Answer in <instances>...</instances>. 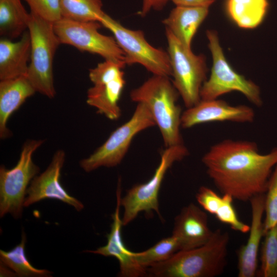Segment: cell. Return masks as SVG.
Returning a JSON list of instances; mask_svg holds the SVG:
<instances>
[{
  "mask_svg": "<svg viewBox=\"0 0 277 277\" xmlns=\"http://www.w3.org/2000/svg\"><path fill=\"white\" fill-rule=\"evenodd\" d=\"M202 162L222 194L247 202L265 193L277 164V147L262 154L254 142L226 139L212 146Z\"/></svg>",
  "mask_w": 277,
  "mask_h": 277,
  "instance_id": "1",
  "label": "cell"
},
{
  "mask_svg": "<svg viewBox=\"0 0 277 277\" xmlns=\"http://www.w3.org/2000/svg\"><path fill=\"white\" fill-rule=\"evenodd\" d=\"M230 237L220 229L200 247L180 250L168 260L147 268L155 277H214L224 271L227 262Z\"/></svg>",
  "mask_w": 277,
  "mask_h": 277,
  "instance_id": "2",
  "label": "cell"
},
{
  "mask_svg": "<svg viewBox=\"0 0 277 277\" xmlns=\"http://www.w3.org/2000/svg\"><path fill=\"white\" fill-rule=\"evenodd\" d=\"M179 96L169 77L156 75L130 93L133 102L143 103L148 108L166 147L183 144L180 132L182 112L177 104Z\"/></svg>",
  "mask_w": 277,
  "mask_h": 277,
  "instance_id": "3",
  "label": "cell"
},
{
  "mask_svg": "<svg viewBox=\"0 0 277 277\" xmlns=\"http://www.w3.org/2000/svg\"><path fill=\"white\" fill-rule=\"evenodd\" d=\"M28 30L31 39L30 59L27 77L36 92L50 98L56 94L54 86V57L61 44L53 23L30 13Z\"/></svg>",
  "mask_w": 277,
  "mask_h": 277,
  "instance_id": "4",
  "label": "cell"
},
{
  "mask_svg": "<svg viewBox=\"0 0 277 277\" xmlns=\"http://www.w3.org/2000/svg\"><path fill=\"white\" fill-rule=\"evenodd\" d=\"M43 140H28L22 148L19 160L11 169L0 167V217L10 214L14 219L22 216L27 189L39 168L33 161V154L44 143Z\"/></svg>",
  "mask_w": 277,
  "mask_h": 277,
  "instance_id": "5",
  "label": "cell"
},
{
  "mask_svg": "<svg viewBox=\"0 0 277 277\" xmlns=\"http://www.w3.org/2000/svg\"><path fill=\"white\" fill-rule=\"evenodd\" d=\"M189 154L184 144L166 147L161 155L160 164L152 177L146 183L134 185L121 197V206L124 208L123 226L134 220L141 212L150 216L155 211L160 216L159 194L167 170L176 162Z\"/></svg>",
  "mask_w": 277,
  "mask_h": 277,
  "instance_id": "6",
  "label": "cell"
},
{
  "mask_svg": "<svg viewBox=\"0 0 277 277\" xmlns=\"http://www.w3.org/2000/svg\"><path fill=\"white\" fill-rule=\"evenodd\" d=\"M154 126L155 123L148 108L143 103H137L131 118L113 131L92 154L81 160V167L89 172L101 167L118 165L126 154L135 136Z\"/></svg>",
  "mask_w": 277,
  "mask_h": 277,
  "instance_id": "7",
  "label": "cell"
},
{
  "mask_svg": "<svg viewBox=\"0 0 277 277\" xmlns=\"http://www.w3.org/2000/svg\"><path fill=\"white\" fill-rule=\"evenodd\" d=\"M172 76V83L187 108L201 101L200 92L206 80L207 68L205 56L194 54L166 29Z\"/></svg>",
  "mask_w": 277,
  "mask_h": 277,
  "instance_id": "8",
  "label": "cell"
},
{
  "mask_svg": "<svg viewBox=\"0 0 277 277\" xmlns=\"http://www.w3.org/2000/svg\"><path fill=\"white\" fill-rule=\"evenodd\" d=\"M206 35L213 63L210 77L202 87L201 100L216 99L224 94L237 91L243 94L253 105L261 106L262 100L259 86L232 68L224 55L215 31L207 30Z\"/></svg>",
  "mask_w": 277,
  "mask_h": 277,
  "instance_id": "9",
  "label": "cell"
},
{
  "mask_svg": "<svg viewBox=\"0 0 277 277\" xmlns=\"http://www.w3.org/2000/svg\"><path fill=\"white\" fill-rule=\"evenodd\" d=\"M99 22L109 30L125 54L126 65L138 64L153 75L172 76L168 52L151 46L143 31L125 27L105 13Z\"/></svg>",
  "mask_w": 277,
  "mask_h": 277,
  "instance_id": "10",
  "label": "cell"
},
{
  "mask_svg": "<svg viewBox=\"0 0 277 277\" xmlns=\"http://www.w3.org/2000/svg\"><path fill=\"white\" fill-rule=\"evenodd\" d=\"M102 26L98 21H78L63 17L53 23L54 32L61 44L98 54L105 60L126 66L124 52L114 37L99 32Z\"/></svg>",
  "mask_w": 277,
  "mask_h": 277,
  "instance_id": "11",
  "label": "cell"
},
{
  "mask_svg": "<svg viewBox=\"0 0 277 277\" xmlns=\"http://www.w3.org/2000/svg\"><path fill=\"white\" fill-rule=\"evenodd\" d=\"M125 67L105 60L89 70V77L93 86L87 91V103L112 121L121 115L118 102L126 84L123 70Z\"/></svg>",
  "mask_w": 277,
  "mask_h": 277,
  "instance_id": "12",
  "label": "cell"
},
{
  "mask_svg": "<svg viewBox=\"0 0 277 277\" xmlns=\"http://www.w3.org/2000/svg\"><path fill=\"white\" fill-rule=\"evenodd\" d=\"M65 156L64 150H57L47 169L33 178L27 189L24 207H29L47 199L62 201L72 206L78 211L84 208L83 204L70 195L60 183L61 173Z\"/></svg>",
  "mask_w": 277,
  "mask_h": 277,
  "instance_id": "13",
  "label": "cell"
},
{
  "mask_svg": "<svg viewBox=\"0 0 277 277\" xmlns=\"http://www.w3.org/2000/svg\"><path fill=\"white\" fill-rule=\"evenodd\" d=\"M254 118V110L246 105L232 106L217 98L201 100L197 104L182 112L181 127L187 129L199 124L213 122L251 123Z\"/></svg>",
  "mask_w": 277,
  "mask_h": 277,
  "instance_id": "14",
  "label": "cell"
},
{
  "mask_svg": "<svg viewBox=\"0 0 277 277\" xmlns=\"http://www.w3.org/2000/svg\"><path fill=\"white\" fill-rule=\"evenodd\" d=\"M116 205L115 211L112 214V223L110 231L107 235V244L94 250L85 252L113 256L118 261L120 271L119 276L122 277H140L147 275V269L142 267L137 262L135 252L128 250L125 246L122 236L121 229L123 226L120 217V209L121 199V181L119 180L116 190Z\"/></svg>",
  "mask_w": 277,
  "mask_h": 277,
  "instance_id": "15",
  "label": "cell"
},
{
  "mask_svg": "<svg viewBox=\"0 0 277 277\" xmlns=\"http://www.w3.org/2000/svg\"><path fill=\"white\" fill-rule=\"evenodd\" d=\"M213 233L205 210L190 203L175 217L172 235L176 239L180 250H185L203 245Z\"/></svg>",
  "mask_w": 277,
  "mask_h": 277,
  "instance_id": "16",
  "label": "cell"
},
{
  "mask_svg": "<svg viewBox=\"0 0 277 277\" xmlns=\"http://www.w3.org/2000/svg\"><path fill=\"white\" fill-rule=\"evenodd\" d=\"M251 221L246 244L237 251L238 275L253 277L258 272V258L262 236H264L265 193L256 195L250 201Z\"/></svg>",
  "mask_w": 277,
  "mask_h": 277,
  "instance_id": "17",
  "label": "cell"
},
{
  "mask_svg": "<svg viewBox=\"0 0 277 277\" xmlns=\"http://www.w3.org/2000/svg\"><path fill=\"white\" fill-rule=\"evenodd\" d=\"M31 39L25 31L17 42L0 40V80L26 76L30 59Z\"/></svg>",
  "mask_w": 277,
  "mask_h": 277,
  "instance_id": "18",
  "label": "cell"
},
{
  "mask_svg": "<svg viewBox=\"0 0 277 277\" xmlns=\"http://www.w3.org/2000/svg\"><path fill=\"white\" fill-rule=\"evenodd\" d=\"M35 90L26 76L1 80L0 82V138L11 135L7 122L11 114L17 110L27 98L33 95Z\"/></svg>",
  "mask_w": 277,
  "mask_h": 277,
  "instance_id": "19",
  "label": "cell"
},
{
  "mask_svg": "<svg viewBox=\"0 0 277 277\" xmlns=\"http://www.w3.org/2000/svg\"><path fill=\"white\" fill-rule=\"evenodd\" d=\"M208 12L209 7L176 6L162 23L183 46L191 49L192 38Z\"/></svg>",
  "mask_w": 277,
  "mask_h": 277,
  "instance_id": "20",
  "label": "cell"
},
{
  "mask_svg": "<svg viewBox=\"0 0 277 277\" xmlns=\"http://www.w3.org/2000/svg\"><path fill=\"white\" fill-rule=\"evenodd\" d=\"M226 10L239 27L252 29L260 25L267 13L268 0H226Z\"/></svg>",
  "mask_w": 277,
  "mask_h": 277,
  "instance_id": "21",
  "label": "cell"
},
{
  "mask_svg": "<svg viewBox=\"0 0 277 277\" xmlns=\"http://www.w3.org/2000/svg\"><path fill=\"white\" fill-rule=\"evenodd\" d=\"M21 0H0V34L12 39L28 29L30 19Z\"/></svg>",
  "mask_w": 277,
  "mask_h": 277,
  "instance_id": "22",
  "label": "cell"
},
{
  "mask_svg": "<svg viewBox=\"0 0 277 277\" xmlns=\"http://www.w3.org/2000/svg\"><path fill=\"white\" fill-rule=\"evenodd\" d=\"M26 236L23 231L21 242L9 251L0 250L1 264L13 270L16 275L23 277L51 276L52 272L33 267L25 254Z\"/></svg>",
  "mask_w": 277,
  "mask_h": 277,
  "instance_id": "23",
  "label": "cell"
},
{
  "mask_svg": "<svg viewBox=\"0 0 277 277\" xmlns=\"http://www.w3.org/2000/svg\"><path fill=\"white\" fill-rule=\"evenodd\" d=\"M63 17L78 21H98L105 13L102 0H60Z\"/></svg>",
  "mask_w": 277,
  "mask_h": 277,
  "instance_id": "24",
  "label": "cell"
},
{
  "mask_svg": "<svg viewBox=\"0 0 277 277\" xmlns=\"http://www.w3.org/2000/svg\"><path fill=\"white\" fill-rule=\"evenodd\" d=\"M179 250V245L176 239L171 235L162 239L145 251L135 252V257L138 263L147 269L168 260Z\"/></svg>",
  "mask_w": 277,
  "mask_h": 277,
  "instance_id": "25",
  "label": "cell"
},
{
  "mask_svg": "<svg viewBox=\"0 0 277 277\" xmlns=\"http://www.w3.org/2000/svg\"><path fill=\"white\" fill-rule=\"evenodd\" d=\"M261 248L260 276L277 277V225L265 233Z\"/></svg>",
  "mask_w": 277,
  "mask_h": 277,
  "instance_id": "26",
  "label": "cell"
},
{
  "mask_svg": "<svg viewBox=\"0 0 277 277\" xmlns=\"http://www.w3.org/2000/svg\"><path fill=\"white\" fill-rule=\"evenodd\" d=\"M264 235L277 225V164L269 178L265 193Z\"/></svg>",
  "mask_w": 277,
  "mask_h": 277,
  "instance_id": "27",
  "label": "cell"
},
{
  "mask_svg": "<svg viewBox=\"0 0 277 277\" xmlns=\"http://www.w3.org/2000/svg\"><path fill=\"white\" fill-rule=\"evenodd\" d=\"M233 200L229 194H223L222 201L214 215L220 222L228 225L233 230L243 233H248L250 225L244 223L239 218L233 205Z\"/></svg>",
  "mask_w": 277,
  "mask_h": 277,
  "instance_id": "28",
  "label": "cell"
},
{
  "mask_svg": "<svg viewBox=\"0 0 277 277\" xmlns=\"http://www.w3.org/2000/svg\"><path fill=\"white\" fill-rule=\"evenodd\" d=\"M31 13L52 23L62 17L60 0H24Z\"/></svg>",
  "mask_w": 277,
  "mask_h": 277,
  "instance_id": "29",
  "label": "cell"
},
{
  "mask_svg": "<svg viewBox=\"0 0 277 277\" xmlns=\"http://www.w3.org/2000/svg\"><path fill=\"white\" fill-rule=\"evenodd\" d=\"M195 197L203 210L213 215L215 214L222 201V196L206 186H201L199 189Z\"/></svg>",
  "mask_w": 277,
  "mask_h": 277,
  "instance_id": "30",
  "label": "cell"
},
{
  "mask_svg": "<svg viewBox=\"0 0 277 277\" xmlns=\"http://www.w3.org/2000/svg\"><path fill=\"white\" fill-rule=\"evenodd\" d=\"M170 0H142V6L139 12L142 16H145L151 10H162Z\"/></svg>",
  "mask_w": 277,
  "mask_h": 277,
  "instance_id": "31",
  "label": "cell"
},
{
  "mask_svg": "<svg viewBox=\"0 0 277 277\" xmlns=\"http://www.w3.org/2000/svg\"><path fill=\"white\" fill-rule=\"evenodd\" d=\"M176 6L209 7L215 0H170Z\"/></svg>",
  "mask_w": 277,
  "mask_h": 277,
  "instance_id": "32",
  "label": "cell"
}]
</instances>
